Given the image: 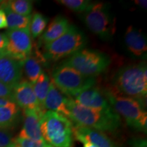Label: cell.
I'll use <instances>...</instances> for the list:
<instances>
[{
    "instance_id": "6da1fadb",
    "label": "cell",
    "mask_w": 147,
    "mask_h": 147,
    "mask_svg": "<svg viewBox=\"0 0 147 147\" xmlns=\"http://www.w3.org/2000/svg\"><path fill=\"white\" fill-rule=\"evenodd\" d=\"M113 83L119 94L144 104L147 94L146 63L140 62L123 67L115 74Z\"/></svg>"
},
{
    "instance_id": "7a4b0ae2",
    "label": "cell",
    "mask_w": 147,
    "mask_h": 147,
    "mask_svg": "<svg viewBox=\"0 0 147 147\" xmlns=\"http://www.w3.org/2000/svg\"><path fill=\"white\" fill-rule=\"evenodd\" d=\"M69 119L75 125L91 128L102 132H115L121 125V118L117 113L108 114L85 106L68 97Z\"/></svg>"
},
{
    "instance_id": "3957f363",
    "label": "cell",
    "mask_w": 147,
    "mask_h": 147,
    "mask_svg": "<svg viewBox=\"0 0 147 147\" xmlns=\"http://www.w3.org/2000/svg\"><path fill=\"white\" fill-rule=\"evenodd\" d=\"M72 121L66 116L47 110L40 121V131L44 140L53 147H72Z\"/></svg>"
},
{
    "instance_id": "277c9868",
    "label": "cell",
    "mask_w": 147,
    "mask_h": 147,
    "mask_svg": "<svg viewBox=\"0 0 147 147\" xmlns=\"http://www.w3.org/2000/svg\"><path fill=\"white\" fill-rule=\"evenodd\" d=\"M103 92L110 106L123 117L129 126L146 133L147 113L144 110V103L119 94L114 89H105Z\"/></svg>"
},
{
    "instance_id": "5b68a950",
    "label": "cell",
    "mask_w": 147,
    "mask_h": 147,
    "mask_svg": "<svg viewBox=\"0 0 147 147\" xmlns=\"http://www.w3.org/2000/svg\"><path fill=\"white\" fill-rule=\"evenodd\" d=\"M52 81L67 97L73 98L80 92L95 87V77L86 76L69 66L60 64L53 71Z\"/></svg>"
},
{
    "instance_id": "8992f818",
    "label": "cell",
    "mask_w": 147,
    "mask_h": 147,
    "mask_svg": "<svg viewBox=\"0 0 147 147\" xmlns=\"http://www.w3.org/2000/svg\"><path fill=\"white\" fill-rule=\"evenodd\" d=\"M110 62L105 53L83 49L70 55L61 64L71 67L84 76L95 77L104 72Z\"/></svg>"
},
{
    "instance_id": "52a82bcc",
    "label": "cell",
    "mask_w": 147,
    "mask_h": 147,
    "mask_svg": "<svg viewBox=\"0 0 147 147\" xmlns=\"http://www.w3.org/2000/svg\"><path fill=\"white\" fill-rule=\"evenodd\" d=\"M86 44L87 39L83 33L70 25L65 34L45 45L42 56L45 61H58L83 49Z\"/></svg>"
},
{
    "instance_id": "ba28073f",
    "label": "cell",
    "mask_w": 147,
    "mask_h": 147,
    "mask_svg": "<svg viewBox=\"0 0 147 147\" xmlns=\"http://www.w3.org/2000/svg\"><path fill=\"white\" fill-rule=\"evenodd\" d=\"M83 19L88 28L102 39L107 40L113 36V25L109 10L105 3H92L84 12Z\"/></svg>"
},
{
    "instance_id": "9c48e42d",
    "label": "cell",
    "mask_w": 147,
    "mask_h": 147,
    "mask_svg": "<svg viewBox=\"0 0 147 147\" xmlns=\"http://www.w3.org/2000/svg\"><path fill=\"white\" fill-rule=\"evenodd\" d=\"M5 34L8 38L5 54L18 61H22L31 55L33 44L29 28L8 29Z\"/></svg>"
},
{
    "instance_id": "30bf717a",
    "label": "cell",
    "mask_w": 147,
    "mask_h": 147,
    "mask_svg": "<svg viewBox=\"0 0 147 147\" xmlns=\"http://www.w3.org/2000/svg\"><path fill=\"white\" fill-rule=\"evenodd\" d=\"M72 99L75 102L85 107L108 114L116 113L110 106L104 92H102L101 90L95 87L80 92Z\"/></svg>"
},
{
    "instance_id": "8fae6325",
    "label": "cell",
    "mask_w": 147,
    "mask_h": 147,
    "mask_svg": "<svg viewBox=\"0 0 147 147\" xmlns=\"http://www.w3.org/2000/svg\"><path fill=\"white\" fill-rule=\"evenodd\" d=\"M22 76L21 62L5 53H0V81L13 89L21 81Z\"/></svg>"
},
{
    "instance_id": "7c38bea8",
    "label": "cell",
    "mask_w": 147,
    "mask_h": 147,
    "mask_svg": "<svg viewBox=\"0 0 147 147\" xmlns=\"http://www.w3.org/2000/svg\"><path fill=\"white\" fill-rule=\"evenodd\" d=\"M12 101L23 110H44L37 100L33 84L28 80H21L13 88Z\"/></svg>"
},
{
    "instance_id": "4fadbf2b",
    "label": "cell",
    "mask_w": 147,
    "mask_h": 147,
    "mask_svg": "<svg viewBox=\"0 0 147 147\" xmlns=\"http://www.w3.org/2000/svg\"><path fill=\"white\" fill-rule=\"evenodd\" d=\"M45 112L42 110H24L23 125L18 137L35 141L44 140L40 131V121Z\"/></svg>"
},
{
    "instance_id": "5bb4252c",
    "label": "cell",
    "mask_w": 147,
    "mask_h": 147,
    "mask_svg": "<svg viewBox=\"0 0 147 147\" xmlns=\"http://www.w3.org/2000/svg\"><path fill=\"white\" fill-rule=\"evenodd\" d=\"M68 97L63 95L51 80L49 91L44 104V108L50 111L56 112L69 117V110L67 106Z\"/></svg>"
},
{
    "instance_id": "9a60e30c",
    "label": "cell",
    "mask_w": 147,
    "mask_h": 147,
    "mask_svg": "<svg viewBox=\"0 0 147 147\" xmlns=\"http://www.w3.org/2000/svg\"><path fill=\"white\" fill-rule=\"evenodd\" d=\"M74 138H84L97 147H116L113 141L104 132L91 128L75 125L74 126Z\"/></svg>"
},
{
    "instance_id": "2e32d148",
    "label": "cell",
    "mask_w": 147,
    "mask_h": 147,
    "mask_svg": "<svg viewBox=\"0 0 147 147\" xmlns=\"http://www.w3.org/2000/svg\"><path fill=\"white\" fill-rule=\"evenodd\" d=\"M125 42L129 52L136 57L146 53V40L142 32L133 26H129L125 34Z\"/></svg>"
},
{
    "instance_id": "e0dca14e",
    "label": "cell",
    "mask_w": 147,
    "mask_h": 147,
    "mask_svg": "<svg viewBox=\"0 0 147 147\" xmlns=\"http://www.w3.org/2000/svg\"><path fill=\"white\" fill-rule=\"evenodd\" d=\"M69 27L70 25L67 18L60 16H57L42 34V43L45 45L58 39L67 32Z\"/></svg>"
},
{
    "instance_id": "ac0fdd59",
    "label": "cell",
    "mask_w": 147,
    "mask_h": 147,
    "mask_svg": "<svg viewBox=\"0 0 147 147\" xmlns=\"http://www.w3.org/2000/svg\"><path fill=\"white\" fill-rule=\"evenodd\" d=\"M36 53L37 55L35 56L30 55L21 61L22 69H23L25 76L32 84L35 83L42 72V62L45 61L43 57H40L41 55L38 54V53Z\"/></svg>"
},
{
    "instance_id": "d6986e66",
    "label": "cell",
    "mask_w": 147,
    "mask_h": 147,
    "mask_svg": "<svg viewBox=\"0 0 147 147\" xmlns=\"http://www.w3.org/2000/svg\"><path fill=\"white\" fill-rule=\"evenodd\" d=\"M20 114V108L12 101L0 108V128L10 129Z\"/></svg>"
},
{
    "instance_id": "ffe728a7",
    "label": "cell",
    "mask_w": 147,
    "mask_h": 147,
    "mask_svg": "<svg viewBox=\"0 0 147 147\" xmlns=\"http://www.w3.org/2000/svg\"><path fill=\"white\" fill-rule=\"evenodd\" d=\"M1 7L2 8V10L4 11L5 16H6L8 29H21L29 28L31 18H32L31 15L28 16H24L14 13L5 4V1H3L1 3Z\"/></svg>"
},
{
    "instance_id": "44dd1931",
    "label": "cell",
    "mask_w": 147,
    "mask_h": 147,
    "mask_svg": "<svg viewBox=\"0 0 147 147\" xmlns=\"http://www.w3.org/2000/svg\"><path fill=\"white\" fill-rule=\"evenodd\" d=\"M51 80L49 76L45 71H42L35 83L33 84V88L36 96L40 106L45 111L46 110L44 108L45 101L49 91V85H50Z\"/></svg>"
},
{
    "instance_id": "7402d4cb",
    "label": "cell",
    "mask_w": 147,
    "mask_h": 147,
    "mask_svg": "<svg viewBox=\"0 0 147 147\" xmlns=\"http://www.w3.org/2000/svg\"><path fill=\"white\" fill-rule=\"evenodd\" d=\"M48 23V19L39 12L35 13L31 18L29 24V32L32 38H38L45 32Z\"/></svg>"
},
{
    "instance_id": "603a6c76",
    "label": "cell",
    "mask_w": 147,
    "mask_h": 147,
    "mask_svg": "<svg viewBox=\"0 0 147 147\" xmlns=\"http://www.w3.org/2000/svg\"><path fill=\"white\" fill-rule=\"evenodd\" d=\"M5 4L14 13L24 16L31 15L33 9V1L29 0H12L5 1Z\"/></svg>"
},
{
    "instance_id": "cb8c5ba5",
    "label": "cell",
    "mask_w": 147,
    "mask_h": 147,
    "mask_svg": "<svg viewBox=\"0 0 147 147\" xmlns=\"http://www.w3.org/2000/svg\"><path fill=\"white\" fill-rule=\"evenodd\" d=\"M57 2L69 10L80 13L85 12L93 3L89 0H59Z\"/></svg>"
},
{
    "instance_id": "d4e9b609",
    "label": "cell",
    "mask_w": 147,
    "mask_h": 147,
    "mask_svg": "<svg viewBox=\"0 0 147 147\" xmlns=\"http://www.w3.org/2000/svg\"><path fill=\"white\" fill-rule=\"evenodd\" d=\"M14 143L17 147H53L45 140L35 141L19 137L14 139Z\"/></svg>"
},
{
    "instance_id": "484cf974",
    "label": "cell",
    "mask_w": 147,
    "mask_h": 147,
    "mask_svg": "<svg viewBox=\"0 0 147 147\" xmlns=\"http://www.w3.org/2000/svg\"><path fill=\"white\" fill-rule=\"evenodd\" d=\"M13 144L14 139L10 129L0 128V147H10Z\"/></svg>"
},
{
    "instance_id": "4316f807",
    "label": "cell",
    "mask_w": 147,
    "mask_h": 147,
    "mask_svg": "<svg viewBox=\"0 0 147 147\" xmlns=\"http://www.w3.org/2000/svg\"><path fill=\"white\" fill-rule=\"evenodd\" d=\"M12 89L0 81V98L10 99L12 100Z\"/></svg>"
},
{
    "instance_id": "83f0119b",
    "label": "cell",
    "mask_w": 147,
    "mask_h": 147,
    "mask_svg": "<svg viewBox=\"0 0 147 147\" xmlns=\"http://www.w3.org/2000/svg\"><path fill=\"white\" fill-rule=\"evenodd\" d=\"M8 45V38L5 34H0V53H4Z\"/></svg>"
},
{
    "instance_id": "f1b7e54d",
    "label": "cell",
    "mask_w": 147,
    "mask_h": 147,
    "mask_svg": "<svg viewBox=\"0 0 147 147\" xmlns=\"http://www.w3.org/2000/svg\"><path fill=\"white\" fill-rule=\"evenodd\" d=\"M131 145L132 147H147L146 140L144 138H136L132 140Z\"/></svg>"
},
{
    "instance_id": "f546056e",
    "label": "cell",
    "mask_w": 147,
    "mask_h": 147,
    "mask_svg": "<svg viewBox=\"0 0 147 147\" xmlns=\"http://www.w3.org/2000/svg\"><path fill=\"white\" fill-rule=\"evenodd\" d=\"M8 27L7 19L5 14L2 9L0 10V29H5Z\"/></svg>"
},
{
    "instance_id": "4dcf8cb0",
    "label": "cell",
    "mask_w": 147,
    "mask_h": 147,
    "mask_svg": "<svg viewBox=\"0 0 147 147\" xmlns=\"http://www.w3.org/2000/svg\"><path fill=\"white\" fill-rule=\"evenodd\" d=\"M76 140L80 141V142H82V144H83V147H97L95 144H93V143H91V142H89V141H88L87 140L84 138H77Z\"/></svg>"
},
{
    "instance_id": "1f68e13d",
    "label": "cell",
    "mask_w": 147,
    "mask_h": 147,
    "mask_svg": "<svg viewBox=\"0 0 147 147\" xmlns=\"http://www.w3.org/2000/svg\"><path fill=\"white\" fill-rule=\"evenodd\" d=\"M134 2H135L136 4L138 5L139 6L142 7V8H144V9L146 8L147 1L146 0H145V1H144V0H138V1H135Z\"/></svg>"
},
{
    "instance_id": "d6a6232c",
    "label": "cell",
    "mask_w": 147,
    "mask_h": 147,
    "mask_svg": "<svg viewBox=\"0 0 147 147\" xmlns=\"http://www.w3.org/2000/svg\"><path fill=\"white\" fill-rule=\"evenodd\" d=\"M11 100L10 99H6V98H0V108L2 107V106L8 104L9 102H11Z\"/></svg>"
},
{
    "instance_id": "836d02e7",
    "label": "cell",
    "mask_w": 147,
    "mask_h": 147,
    "mask_svg": "<svg viewBox=\"0 0 147 147\" xmlns=\"http://www.w3.org/2000/svg\"><path fill=\"white\" fill-rule=\"evenodd\" d=\"M14 144H12V146H11L10 147H14Z\"/></svg>"
},
{
    "instance_id": "e575fe53",
    "label": "cell",
    "mask_w": 147,
    "mask_h": 147,
    "mask_svg": "<svg viewBox=\"0 0 147 147\" xmlns=\"http://www.w3.org/2000/svg\"><path fill=\"white\" fill-rule=\"evenodd\" d=\"M14 147H17V146H16V145H15V144H14Z\"/></svg>"
}]
</instances>
